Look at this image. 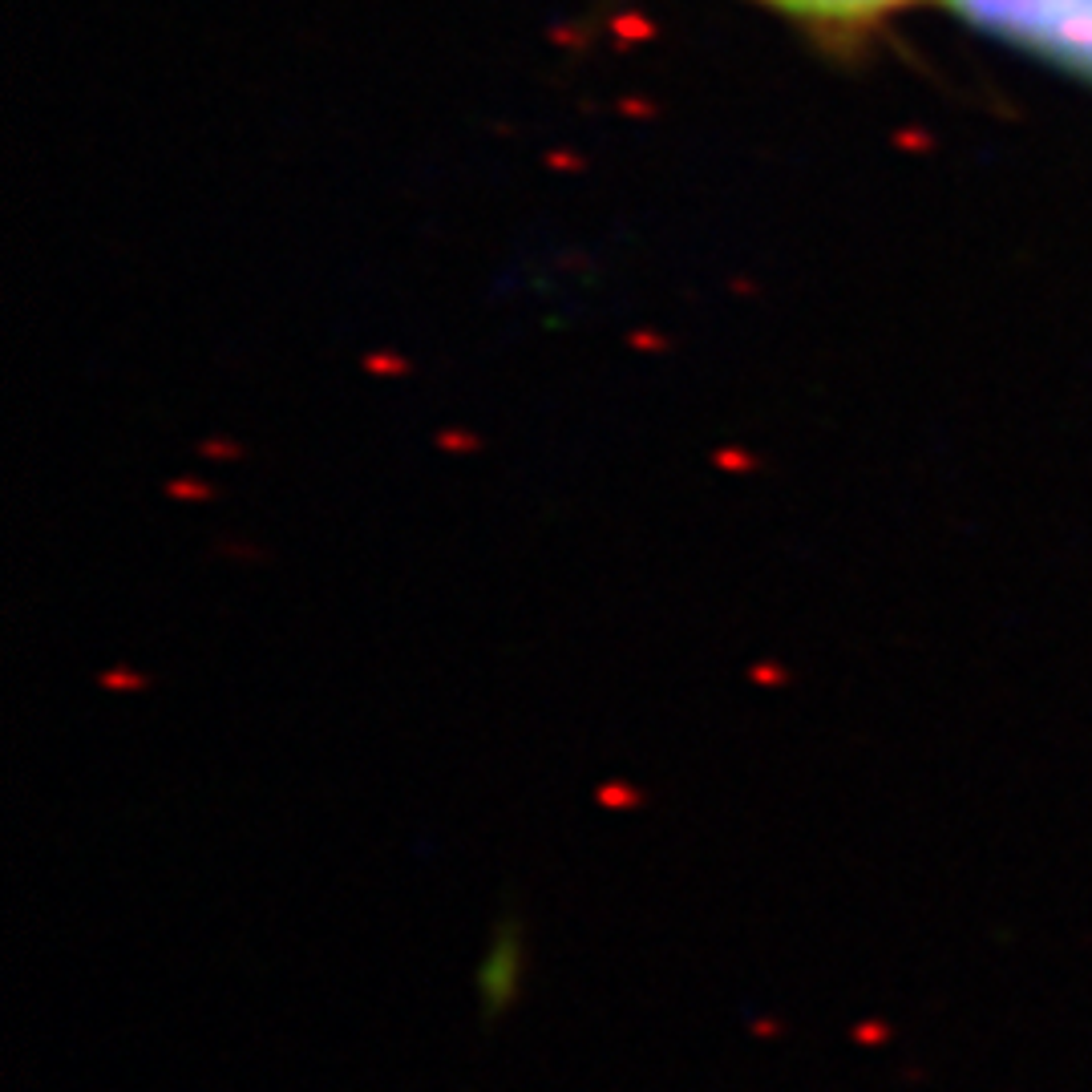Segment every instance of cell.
I'll use <instances>...</instances> for the list:
<instances>
[{
  "mask_svg": "<svg viewBox=\"0 0 1092 1092\" xmlns=\"http://www.w3.org/2000/svg\"><path fill=\"white\" fill-rule=\"evenodd\" d=\"M971 32L1092 85V0H939Z\"/></svg>",
  "mask_w": 1092,
  "mask_h": 1092,
  "instance_id": "1",
  "label": "cell"
},
{
  "mask_svg": "<svg viewBox=\"0 0 1092 1092\" xmlns=\"http://www.w3.org/2000/svg\"><path fill=\"white\" fill-rule=\"evenodd\" d=\"M482 1020L494 1024L522 992V927L506 919L494 935V951L482 963Z\"/></svg>",
  "mask_w": 1092,
  "mask_h": 1092,
  "instance_id": "2",
  "label": "cell"
},
{
  "mask_svg": "<svg viewBox=\"0 0 1092 1092\" xmlns=\"http://www.w3.org/2000/svg\"><path fill=\"white\" fill-rule=\"evenodd\" d=\"M797 20H809L817 28H870L894 12H902L915 0H765Z\"/></svg>",
  "mask_w": 1092,
  "mask_h": 1092,
  "instance_id": "3",
  "label": "cell"
}]
</instances>
